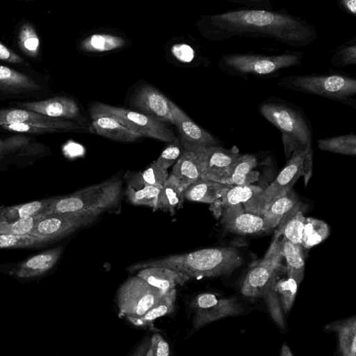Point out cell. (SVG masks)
<instances>
[{"label": "cell", "mask_w": 356, "mask_h": 356, "mask_svg": "<svg viewBox=\"0 0 356 356\" xmlns=\"http://www.w3.org/2000/svg\"><path fill=\"white\" fill-rule=\"evenodd\" d=\"M150 337L145 335L128 356H149Z\"/></svg>", "instance_id": "681fc988"}, {"label": "cell", "mask_w": 356, "mask_h": 356, "mask_svg": "<svg viewBox=\"0 0 356 356\" xmlns=\"http://www.w3.org/2000/svg\"><path fill=\"white\" fill-rule=\"evenodd\" d=\"M90 115L92 119L99 116L113 118L142 136L168 143L177 138L163 122L137 111L97 102L90 106Z\"/></svg>", "instance_id": "52a82bcc"}, {"label": "cell", "mask_w": 356, "mask_h": 356, "mask_svg": "<svg viewBox=\"0 0 356 356\" xmlns=\"http://www.w3.org/2000/svg\"><path fill=\"white\" fill-rule=\"evenodd\" d=\"M188 151L198 159L201 179L229 184L233 165L240 155L236 147L228 149L222 145H211Z\"/></svg>", "instance_id": "30bf717a"}, {"label": "cell", "mask_w": 356, "mask_h": 356, "mask_svg": "<svg viewBox=\"0 0 356 356\" xmlns=\"http://www.w3.org/2000/svg\"><path fill=\"white\" fill-rule=\"evenodd\" d=\"M184 191L201 178L198 159L191 151L184 149L169 175Z\"/></svg>", "instance_id": "d4e9b609"}, {"label": "cell", "mask_w": 356, "mask_h": 356, "mask_svg": "<svg viewBox=\"0 0 356 356\" xmlns=\"http://www.w3.org/2000/svg\"><path fill=\"white\" fill-rule=\"evenodd\" d=\"M207 34L210 39L222 41L233 37H253L274 40L286 45L302 48L318 37L316 28L286 10L244 8L204 17Z\"/></svg>", "instance_id": "6da1fadb"}, {"label": "cell", "mask_w": 356, "mask_h": 356, "mask_svg": "<svg viewBox=\"0 0 356 356\" xmlns=\"http://www.w3.org/2000/svg\"><path fill=\"white\" fill-rule=\"evenodd\" d=\"M164 293L137 275L127 279L118 289V315L129 322L143 316L161 298Z\"/></svg>", "instance_id": "ba28073f"}, {"label": "cell", "mask_w": 356, "mask_h": 356, "mask_svg": "<svg viewBox=\"0 0 356 356\" xmlns=\"http://www.w3.org/2000/svg\"><path fill=\"white\" fill-rule=\"evenodd\" d=\"M183 150L180 140L177 137L169 143L155 162L161 168L168 170L177 162Z\"/></svg>", "instance_id": "f6af8a7d"}, {"label": "cell", "mask_w": 356, "mask_h": 356, "mask_svg": "<svg viewBox=\"0 0 356 356\" xmlns=\"http://www.w3.org/2000/svg\"><path fill=\"white\" fill-rule=\"evenodd\" d=\"M0 60L10 63H22L24 62L21 56L1 42H0Z\"/></svg>", "instance_id": "c3c4849f"}, {"label": "cell", "mask_w": 356, "mask_h": 356, "mask_svg": "<svg viewBox=\"0 0 356 356\" xmlns=\"http://www.w3.org/2000/svg\"><path fill=\"white\" fill-rule=\"evenodd\" d=\"M16 123L42 127L56 130L58 133L69 131L93 132L92 129L78 122L50 118L26 109H0V125Z\"/></svg>", "instance_id": "4fadbf2b"}, {"label": "cell", "mask_w": 356, "mask_h": 356, "mask_svg": "<svg viewBox=\"0 0 356 356\" xmlns=\"http://www.w3.org/2000/svg\"><path fill=\"white\" fill-rule=\"evenodd\" d=\"M39 145L31 143V138L15 135L6 138H0V161L7 155L16 154L18 156L33 155L38 152Z\"/></svg>", "instance_id": "e575fe53"}, {"label": "cell", "mask_w": 356, "mask_h": 356, "mask_svg": "<svg viewBox=\"0 0 356 356\" xmlns=\"http://www.w3.org/2000/svg\"><path fill=\"white\" fill-rule=\"evenodd\" d=\"M2 128L6 130L15 131L19 133H28V134H47V133H58L57 131L50 129L42 127L35 125L24 124V123H16L0 125Z\"/></svg>", "instance_id": "7dc6e473"}, {"label": "cell", "mask_w": 356, "mask_h": 356, "mask_svg": "<svg viewBox=\"0 0 356 356\" xmlns=\"http://www.w3.org/2000/svg\"><path fill=\"white\" fill-rule=\"evenodd\" d=\"M170 346L165 338L159 332L150 337L149 356H170Z\"/></svg>", "instance_id": "bcb514c9"}, {"label": "cell", "mask_w": 356, "mask_h": 356, "mask_svg": "<svg viewBox=\"0 0 356 356\" xmlns=\"http://www.w3.org/2000/svg\"><path fill=\"white\" fill-rule=\"evenodd\" d=\"M176 299V289L170 290L165 292L160 300L143 316L129 322L137 327L149 326L156 319L170 314L175 311Z\"/></svg>", "instance_id": "4dcf8cb0"}, {"label": "cell", "mask_w": 356, "mask_h": 356, "mask_svg": "<svg viewBox=\"0 0 356 356\" xmlns=\"http://www.w3.org/2000/svg\"><path fill=\"white\" fill-rule=\"evenodd\" d=\"M298 285L296 280L291 277L276 280L274 289L279 298L282 309L286 313L289 312L293 305Z\"/></svg>", "instance_id": "b9f144b4"}, {"label": "cell", "mask_w": 356, "mask_h": 356, "mask_svg": "<svg viewBox=\"0 0 356 356\" xmlns=\"http://www.w3.org/2000/svg\"><path fill=\"white\" fill-rule=\"evenodd\" d=\"M280 356H293L289 347L284 343L280 350Z\"/></svg>", "instance_id": "816d5d0a"}, {"label": "cell", "mask_w": 356, "mask_h": 356, "mask_svg": "<svg viewBox=\"0 0 356 356\" xmlns=\"http://www.w3.org/2000/svg\"><path fill=\"white\" fill-rule=\"evenodd\" d=\"M173 124L178 130L184 149L211 145H221L220 140L210 132L198 126L172 102L170 104Z\"/></svg>", "instance_id": "9a60e30c"}, {"label": "cell", "mask_w": 356, "mask_h": 356, "mask_svg": "<svg viewBox=\"0 0 356 356\" xmlns=\"http://www.w3.org/2000/svg\"><path fill=\"white\" fill-rule=\"evenodd\" d=\"M300 209L297 196L290 190L276 199L262 214L263 231L267 232L275 227Z\"/></svg>", "instance_id": "44dd1931"}, {"label": "cell", "mask_w": 356, "mask_h": 356, "mask_svg": "<svg viewBox=\"0 0 356 356\" xmlns=\"http://www.w3.org/2000/svg\"><path fill=\"white\" fill-rule=\"evenodd\" d=\"M184 190L168 175L161 187L156 210H161L174 214L184 202Z\"/></svg>", "instance_id": "d6a6232c"}, {"label": "cell", "mask_w": 356, "mask_h": 356, "mask_svg": "<svg viewBox=\"0 0 356 356\" xmlns=\"http://www.w3.org/2000/svg\"><path fill=\"white\" fill-rule=\"evenodd\" d=\"M91 125L92 131L116 141L133 142L142 137L140 134L108 116H99L92 118Z\"/></svg>", "instance_id": "484cf974"}, {"label": "cell", "mask_w": 356, "mask_h": 356, "mask_svg": "<svg viewBox=\"0 0 356 356\" xmlns=\"http://www.w3.org/2000/svg\"><path fill=\"white\" fill-rule=\"evenodd\" d=\"M122 197V180L115 176L70 195L54 197L42 214L79 213L99 216L118 209Z\"/></svg>", "instance_id": "277c9868"}, {"label": "cell", "mask_w": 356, "mask_h": 356, "mask_svg": "<svg viewBox=\"0 0 356 356\" xmlns=\"http://www.w3.org/2000/svg\"><path fill=\"white\" fill-rule=\"evenodd\" d=\"M243 263V257L233 247L204 248L188 253L172 254L130 266V272L147 267H165L193 278L229 275Z\"/></svg>", "instance_id": "7a4b0ae2"}, {"label": "cell", "mask_w": 356, "mask_h": 356, "mask_svg": "<svg viewBox=\"0 0 356 356\" xmlns=\"http://www.w3.org/2000/svg\"><path fill=\"white\" fill-rule=\"evenodd\" d=\"M304 54L287 51L280 54L231 53L223 55L218 66L225 73L243 78L272 76L302 63Z\"/></svg>", "instance_id": "8992f818"}, {"label": "cell", "mask_w": 356, "mask_h": 356, "mask_svg": "<svg viewBox=\"0 0 356 356\" xmlns=\"http://www.w3.org/2000/svg\"><path fill=\"white\" fill-rule=\"evenodd\" d=\"M280 264V261L265 257L255 262L243 280L242 294L249 298L264 297L277 279Z\"/></svg>", "instance_id": "5bb4252c"}, {"label": "cell", "mask_w": 356, "mask_h": 356, "mask_svg": "<svg viewBox=\"0 0 356 356\" xmlns=\"http://www.w3.org/2000/svg\"><path fill=\"white\" fill-rule=\"evenodd\" d=\"M330 64L333 67H347L356 64L355 38L339 47L330 58Z\"/></svg>", "instance_id": "ee69618b"}, {"label": "cell", "mask_w": 356, "mask_h": 356, "mask_svg": "<svg viewBox=\"0 0 356 356\" xmlns=\"http://www.w3.org/2000/svg\"><path fill=\"white\" fill-rule=\"evenodd\" d=\"M18 46L27 56L36 58L40 52V42L34 26L29 23H24L19 31Z\"/></svg>", "instance_id": "ab89813d"}, {"label": "cell", "mask_w": 356, "mask_h": 356, "mask_svg": "<svg viewBox=\"0 0 356 356\" xmlns=\"http://www.w3.org/2000/svg\"><path fill=\"white\" fill-rule=\"evenodd\" d=\"M162 186H147L138 189L127 187L125 195L134 205L147 206L156 210L159 195Z\"/></svg>", "instance_id": "f35d334b"}, {"label": "cell", "mask_w": 356, "mask_h": 356, "mask_svg": "<svg viewBox=\"0 0 356 356\" xmlns=\"http://www.w3.org/2000/svg\"><path fill=\"white\" fill-rule=\"evenodd\" d=\"M282 256L286 259L289 277L299 284L304 277L305 260L300 245H296L282 236H276Z\"/></svg>", "instance_id": "4316f807"}, {"label": "cell", "mask_w": 356, "mask_h": 356, "mask_svg": "<svg viewBox=\"0 0 356 356\" xmlns=\"http://www.w3.org/2000/svg\"><path fill=\"white\" fill-rule=\"evenodd\" d=\"M63 249V246H58L29 258L19 264L15 271V276L18 278L29 279L45 274L58 262Z\"/></svg>", "instance_id": "ffe728a7"}, {"label": "cell", "mask_w": 356, "mask_h": 356, "mask_svg": "<svg viewBox=\"0 0 356 356\" xmlns=\"http://www.w3.org/2000/svg\"><path fill=\"white\" fill-rule=\"evenodd\" d=\"M317 144L323 151L348 156L356 154V136L353 133L319 139Z\"/></svg>", "instance_id": "d590c367"}, {"label": "cell", "mask_w": 356, "mask_h": 356, "mask_svg": "<svg viewBox=\"0 0 356 356\" xmlns=\"http://www.w3.org/2000/svg\"><path fill=\"white\" fill-rule=\"evenodd\" d=\"M259 113L282 134L286 157L312 149L313 131L304 110L291 102L275 97L258 106Z\"/></svg>", "instance_id": "3957f363"}, {"label": "cell", "mask_w": 356, "mask_h": 356, "mask_svg": "<svg viewBox=\"0 0 356 356\" xmlns=\"http://www.w3.org/2000/svg\"><path fill=\"white\" fill-rule=\"evenodd\" d=\"M233 186L200 178L184 191V198L212 204Z\"/></svg>", "instance_id": "cb8c5ba5"}, {"label": "cell", "mask_w": 356, "mask_h": 356, "mask_svg": "<svg viewBox=\"0 0 356 356\" xmlns=\"http://www.w3.org/2000/svg\"><path fill=\"white\" fill-rule=\"evenodd\" d=\"M313 151L305 150L293 154L277 178L260 195L258 202V215L264 212L279 197L291 190L300 176H304L305 185L312 175Z\"/></svg>", "instance_id": "9c48e42d"}, {"label": "cell", "mask_w": 356, "mask_h": 356, "mask_svg": "<svg viewBox=\"0 0 356 356\" xmlns=\"http://www.w3.org/2000/svg\"><path fill=\"white\" fill-rule=\"evenodd\" d=\"M21 105L24 109L50 118L72 119L79 123L83 119L76 102L65 96H56L37 102H24Z\"/></svg>", "instance_id": "e0dca14e"}, {"label": "cell", "mask_w": 356, "mask_h": 356, "mask_svg": "<svg viewBox=\"0 0 356 356\" xmlns=\"http://www.w3.org/2000/svg\"><path fill=\"white\" fill-rule=\"evenodd\" d=\"M263 191L264 189L261 187L250 184L234 186L218 200L212 204L211 209L217 216L220 209L242 203L246 211L258 215V199Z\"/></svg>", "instance_id": "d6986e66"}, {"label": "cell", "mask_w": 356, "mask_h": 356, "mask_svg": "<svg viewBox=\"0 0 356 356\" xmlns=\"http://www.w3.org/2000/svg\"><path fill=\"white\" fill-rule=\"evenodd\" d=\"M216 217L220 218L223 227L238 234H252L263 231L264 220L261 216L245 212L241 204L220 209Z\"/></svg>", "instance_id": "ac0fdd59"}, {"label": "cell", "mask_w": 356, "mask_h": 356, "mask_svg": "<svg viewBox=\"0 0 356 356\" xmlns=\"http://www.w3.org/2000/svg\"><path fill=\"white\" fill-rule=\"evenodd\" d=\"M47 243L46 240L31 235L0 234V248H29Z\"/></svg>", "instance_id": "7bdbcfd3"}, {"label": "cell", "mask_w": 356, "mask_h": 356, "mask_svg": "<svg viewBox=\"0 0 356 356\" xmlns=\"http://www.w3.org/2000/svg\"><path fill=\"white\" fill-rule=\"evenodd\" d=\"M326 329L338 334L339 348L342 356H356V318L355 316L327 325Z\"/></svg>", "instance_id": "83f0119b"}, {"label": "cell", "mask_w": 356, "mask_h": 356, "mask_svg": "<svg viewBox=\"0 0 356 356\" xmlns=\"http://www.w3.org/2000/svg\"><path fill=\"white\" fill-rule=\"evenodd\" d=\"M124 40L118 35L106 33H95L83 39L81 49L86 52L101 53L110 51L124 45Z\"/></svg>", "instance_id": "836d02e7"}, {"label": "cell", "mask_w": 356, "mask_h": 356, "mask_svg": "<svg viewBox=\"0 0 356 356\" xmlns=\"http://www.w3.org/2000/svg\"><path fill=\"white\" fill-rule=\"evenodd\" d=\"M168 170L161 168L155 161L142 172L126 175L127 186L138 189L147 186H163L168 177Z\"/></svg>", "instance_id": "f546056e"}, {"label": "cell", "mask_w": 356, "mask_h": 356, "mask_svg": "<svg viewBox=\"0 0 356 356\" xmlns=\"http://www.w3.org/2000/svg\"><path fill=\"white\" fill-rule=\"evenodd\" d=\"M189 306L194 312L193 328L195 331L219 319L238 315L243 311L236 298H223L209 292L195 296Z\"/></svg>", "instance_id": "8fae6325"}, {"label": "cell", "mask_w": 356, "mask_h": 356, "mask_svg": "<svg viewBox=\"0 0 356 356\" xmlns=\"http://www.w3.org/2000/svg\"><path fill=\"white\" fill-rule=\"evenodd\" d=\"M257 164V158L250 154H240L236 159L232 170L229 184L232 186H248L257 180L258 173L252 170Z\"/></svg>", "instance_id": "1f68e13d"}, {"label": "cell", "mask_w": 356, "mask_h": 356, "mask_svg": "<svg viewBox=\"0 0 356 356\" xmlns=\"http://www.w3.org/2000/svg\"><path fill=\"white\" fill-rule=\"evenodd\" d=\"M44 216L41 213L14 222H8L0 218V234L29 235L36 223Z\"/></svg>", "instance_id": "60d3db41"}, {"label": "cell", "mask_w": 356, "mask_h": 356, "mask_svg": "<svg viewBox=\"0 0 356 356\" xmlns=\"http://www.w3.org/2000/svg\"><path fill=\"white\" fill-rule=\"evenodd\" d=\"M329 233L330 228L326 222L314 218H306L301 245L310 248L324 241Z\"/></svg>", "instance_id": "74e56055"}, {"label": "cell", "mask_w": 356, "mask_h": 356, "mask_svg": "<svg viewBox=\"0 0 356 356\" xmlns=\"http://www.w3.org/2000/svg\"><path fill=\"white\" fill-rule=\"evenodd\" d=\"M277 84L287 90L327 98L356 108V79L347 74L286 75Z\"/></svg>", "instance_id": "5b68a950"}, {"label": "cell", "mask_w": 356, "mask_h": 356, "mask_svg": "<svg viewBox=\"0 0 356 356\" xmlns=\"http://www.w3.org/2000/svg\"><path fill=\"white\" fill-rule=\"evenodd\" d=\"M132 105L141 113L160 122L173 124L171 113V101L156 88L145 85L135 92L132 97Z\"/></svg>", "instance_id": "2e32d148"}, {"label": "cell", "mask_w": 356, "mask_h": 356, "mask_svg": "<svg viewBox=\"0 0 356 356\" xmlns=\"http://www.w3.org/2000/svg\"><path fill=\"white\" fill-rule=\"evenodd\" d=\"M338 5L346 13L353 16L356 15L355 0H340L338 1Z\"/></svg>", "instance_id": "f907efd6"}, {"label": "cell", "mask_w": 356, "mask_h": 356, "mask_svg": "<svg viewBox=\"0 0 356 356\" xmlns=\"http://www.w3.org/2000/svg\"><path fill=\"white\" fill-rule=\"evenodd\" d=\"M136 275L164 293L176 289L177 285L182 286L189 281V279L181 273L159 266L141 269L138 271Z\"/></svg>", "instance_id": "7402d4cb"}, {"label": "cell", "mask_w": 356, "mask_h": 356, "mask_svg": "<svg viewBox=\"0 0 356 356\" xmlns=\"http://www.w3.org/2000/svg\"><path fill=\"white\" fill-rule=\"evenodd\" d=\"M41 88V86L31 77L0 65V92L19 95L38 91Z\"/></svg>", "instance_id": "603a6c76"}, {"label": "cell", "mask_w": 356, "mask_h": 356, "mask_svg": "<svg viewBox=\"0 0 356 356\" xmlns=\"http://www.w3.org/2000/svg\"><path fill=\"white\" fill-rule=\"evenodd\" d=\"M305 218L300 209H298L287 220L278 225L275 237L282 236L293 244L300 245Z\"/></svg>", "instance_id": "8d00e7d4"}, {"label": "cell", "mask_w": 356, "mask_h": 356, "mask_svg": "<svg viewBox=\"0 0 356 356\" xmlns=\"http://www.w3.org/2000/svg\"><path fill=\"white\" fill-rule=\"evenodd\" d=\"M54 197L0 209V218L14 222L42 213L52 203Z\"/></svg>", "instance_id": "f1b7e54d"}, {"label": "cell", "mask_w": 356, "mask_h": 356, "mask_svg": "<svg viewBox=\"0 0 356 356\" xmlns=\"http://www.w3.org/2000/svg\"><path fill=\"white\" fill-rule=\"evenodd\" d=\"M99 218L97 216L79 213L51 214L40 220L29 235L49 243L92 225Z\"/></svg>", "instance_id": "7c38bea8"}]
</instances>
